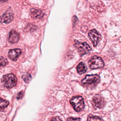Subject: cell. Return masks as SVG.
<instances>
[{
  "label": "cell",
  "instance_id": "16",
  "mask_svg": "<svg viewBox=\"0 0 121 121\" xmlns=\"http://www.w3.org/2000/svg\"><path fill=\"white\" fill-rule=\"evenodd\" d=\"M8 63L7 59L3 56H0V66H4Z\"/></svg>",
  "mask_w": 121,
  "mask_h": 121
},
{
  "label": "cell",
  "instance_id": "6",
  "mask_svg": "<svg viewBox=\"0 0 121 121\" xmlns=\"http://www.w3.org/2000/svg\"><path fill=\"white\" fill-rule=\"evenodd\" d=\"M13 18V13L10 8L8 9L0 17V22L2 23L9 24Z\"/></svg>",
  "mask_w": 121,
  "mask_h": 121
},
{
  "label": "cell",
  "instance_id": "3",
  "mask_svg": "<svg viewBox=\"0 0 121 121\" xmlns=\"http://www.w3.org/2000/svg\"><path fill=\"white\" fill-rule=\"evenodd\" d=\"M88 65L91 69L102 68L104 66V62L101 57L94 56L88 61Z\"/></svg>",
  "mask_w": 121,
  "mask_h": 121
},
{
  "label": "cell",
  "instance_id": "4",
  "mask_svg": "<svg viewBox=\"0 0 121 121\" xmlns=\"http://www.w3.org/2000/svg\"><path fill=\"white\" fill-rule=\"evenodd\" d=\"M74 45L81 56L91 50V47L86 42L80 43L79 42L75 40Z\"/></svg>",
  "mask_w": 121,
  "mask_h": 121
},
{
  "label": "cell",
  "instance_id": "5",
  "mask_svg": "<svg viewBox=\"0 0 121 121\" xmlns=\"http://www.w3.org/2000/svg\"><path fill=\"white\" fill-rule=\"evenodd\" d=\"M92 105L95 109L103 108L105 105L104 98L100 95H96L94 96L92 100Z\"/></svg>",
  "mask_w": 121,
  "mask_h": 121
},
{
  "label": "cell",
  "instance_id": "1",
  "mask_svg": "<svg viewBox=\"0 0 121 121\" xmlns=\"http://www.w3.org/2000/svg\"><path fill=\"white\" fill-rule=\"evenodd\" d=\"M1 82L6 88H10L16 85L17 78L14 74H9L2 77Z\"/></svg>",
  "mask_w": 121,
  "mask_h": 121
},
{
  "label": "cell",
  "instance_id": "10",
  "mask_svg": "<svg viewBox=\"0 0 121 121\" xmlns=\"http://www.w3.org/2000/svg\"><path fill=\"white\" fill-rule=\"evenodd\" d=\"M19 39V34L14 30L10 31L9 36V41L12 43H17Z\"/></svg>",
  "mask_w": 121,
  "mask_h": 121
},
{
  "label": "cell",
  "instance_id": "19",
  "mask_svg": "<svg viewBox=\"0 0 121 121\" xmlns=\"http://www.w3.org/2000/svg\"><path fill=\"white\" fill-rule=\"evenodd\" d=\"M50 121H62L58 117H55L53 118H52Z\"/></svg>",
  "mask_w": 121,
  "mask_h": 121
},
{
  "label": "cell",
  "instance_id": "12",
  "mask_svg": "<svg viewBox=\"0 0 121 121\" xmlns=\"http://www.w3.org/2000/svg\"><path fill=\"white\" fill-rule=\"evenodd\" d=\"M77 70L79 74H83L86 71V68L83 62H80L77 67Z\"/></svg>",
  "mask_w": 121,
  "mask_h": 121
},
{
  "label": "cell",
  "instance_id": "13",
  "mask_svg": "<svg viewBox=\"0 0 121 121\" xmlns=\"http://www.w3.org/2000/svg\"><path fill=\"white\" fill-rule=\"evenodd\" d=\"M87 121H104L101 118L98 116L90 115L88 116Z\"/></svg>",
  "mask_w": 121,
  "mask_h": 121
},
{
  "label": "cell",
  "instance_id": "18",
  "mask_svg": "<svg viewBox=\"0 0 121 121\" xmlns=\"http://www.w3.org/2000/svg\"><path fill=\"white\" fill-rule=\"evenodd\" d=\"M23 92L22 91H21V92H19L17 95V99H20L22 98V97L23 96Z\"/></svg>",
  "mask_w": 121,
  "mask_h": 121
},
{
  "label": "cell",
  "instance_id": "14",
  "mask_svg": "<svg viewBox=\"0 0 121 121\" xmlns=\"http://www.w3.org/2000/svg\"><path fill=\"white\" fill-rule=\"evenodd\" d=\"M9 104V101L0 98V109H3L6 107Z\"/></svg>",
  "mask_w": 121,
  "mask_h": 121
},
{
  "label": "cell",
  "instance_id": "20",
  "mask_svg": "<svg viewBox=\"0 0 121 121\" xmlns=\"http://www.w3.org/2000/svg\"><path fill=\"white\" fill-rule=\"evenodd\" d=\"M8 0H0V1L1 2H5V1H7Z\"/></svg>",
  "mask_w": 121,
  "mask_h": 121
},
{
  "label": "cell",
  "instance_id": "11",
  "mask_svg": "<svg viewBox=\"0 0 121 121\" xmlns=\"http://www.w3.org/2000/svg\"><path fill=\"white\" fill-rule=\"evenodd\" d=\"M30 16L33 18H42L43 13L40 9L33 8L30 9Z\"/></svg>",
  "mask_w": 121,
  "mask_h": 121
},
{
  "label": "cell",
  "instance_id": "9",
  "mask_svg": "<svg viewBox=\"0 0 121 121\" xmlns=\"http://www.w3.org/2000/svg\"><path fill=\"white\" fill-rule=\"evenodd\" d=\"M22 51L20 49H13L9 52V57L14 61L17 60V58L21 54Z\"/></svg>",
  "mask_w": 121,
  "mask_h": 121
},
{
  "label": "cell",
  "instance_id": "17",
  "mask_svg": "<svg viewBox=\"0 0 121 121\" xmlns=\"http://www.w3.org/2000/svg\"><path fill=\"white\" fill-rule=\"evenodd\" d=\"M80 121L79 118L70 117L67 119V121Z\"/></svg>",
  "mask_w": 121,
  "mask_h": 121
},
{
  "label": "cell",
  "instance_id": "15",
  "mask_svg": "<svg viewBox=\"0 0 121 121\" xmlns=\"http://www.w3.org/2000/svg\"><path fill=\"white\" fill-rule=\"evenodd\" d=\"M22 78L26 83H28L31 78V75L28 73H26L22 76Z\"/></svg>",
  "mask_w": 121,
  "mask_h": 121
},
{
  "label": "cell",
  "instance_id": "8",
  "mask_svg": "<svg viewBox=\"0 0 121 121\" xmlns=\"http://www.w3.org/2000/svg\"><path fill=\"white\" fill-rule=\"evenodd\" d=\"M100 77L98 75H87L81 81L84 84H91L98 81Z\"/></svg>",
  "mask_w": 121,
  "mask_h": 121
},
{
  "label": "cell",
  "instance_id": "7",
  "mask_svg": "<svg viewBox=\"0 0 121 121\" xmlns=\"http://www.w3.org/2000/svg\"><path fill=\"white\" fill-rule=\"evenodd\" d=\"M88 36L90 37L94 47H95L97 45L98 43L101 39V35L95 29L91 30L89 32Z\"/></svg>",
  "mask_w": 121,
  "mask_h": 121
},
{
  "label": "cell",
  "instance_id": "2",
  "mask_svg": "<svg viewBox=\"0 0 121 121\" xmlns=\"http://www.w3.org/2000/svg\"><path fill=\"white\" fill-rule=\"evenodd\" d=\"M69 102L76 112H80L84 109L85 104L84 99L81 96H76L72 97Z\"/></svg>",
  "mask_w": 121,
  "mask_h": 121
}]
</instances>
